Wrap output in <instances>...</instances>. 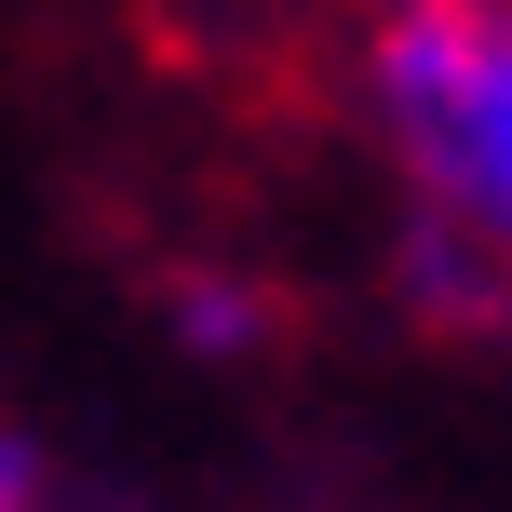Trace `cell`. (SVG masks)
<instances>
[{
  "mask_svg": "<svg viewBox=\"0 0 512 512\" xmlns=\"http://www.w3.org/2000/svg\"><path fill=\"white\" fill-rule=\"evenodd\" d=\"M391 297L432 337H512V270L486 243H459L445 216H405V203H391Z\"/></svg>",
  "mask_w": 512,
  "mask_h": 512,
  "instance_id": "7a4b0ae2",
  "label": "cell"
},
{
  "mask_svg": "<svg viewBox=\"0 0 512 512\" xmlns=\"http://www.w3.org/2000/svg\"><path fill=\"white\" fill-rule=\"evenodd\" d=\"M351 122L391 162L405 216H445L512 270V0H364Z\"/></svg>",
  "mask_w": 512,
  "mask_h": 512,
  "instance_id": "6da1fadb",
  "label": "cell"
},
{
  "mask_svg": "<svg viewBox=\"0 0 512 512\" xmlns=\"http://www.w3.org/2000/svg\"><path fill=\"white\" fill-rule=\"evenodd\" d=\"M270 324H283V310H270V283L230 270V256H189V270H162V337H176L189 364H216V378L270 351Z\"/></svg>",
  "mask_w": 512,
  "mask_h": 512,
  "instance_id": "3957f363",
  "label": "cell"
},
{
  "mask_svg": "<svg viewBox=\"0 0 512 512\" xmlns=\"http://www.w3.org/2000/svg\"><path fill=\"white\" fill-rule=\"evenodd\" d=\"M0 512H54V459L27 432H0Z\"/></svg>",
  "mask_w": 512,
  "mask_h": 512,
  "instance_id": "277c9868",
  "label": "cell"
}]
</instances>
